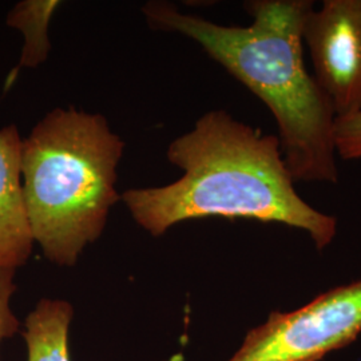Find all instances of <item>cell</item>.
Returning a JSON list of instances; mask_svg holds the SVG:
<instances>
[{"label": "cell", "instance_id": "30bf717a", "mask_svg": "<svg viewBox=\"0 0 361 361\" xmlns=\"http://www.w3.org/2000/svg\"><path fill=\"white\" fill-rule=\"evenodd\" d=\"M15 271L0 267V341L13 337L19 331V322L10 307L11 297L16 290V285L13 284Z\"/></svg>", "mask_w": 361, "mask_h": 361}, {"label": "cell", "instance_id": "8992f818", "mask_svg": "<svg viewBox=\"0 0 361 361\" xmlns=\"http://www.w3.org/2000/svg\"><path fill=\"white\" fill-rule=\"evenodd\" d=\"M22 142L15 125L0 130V267L13 269L26 264L34 245L22 186Z\"/></svg>", "mask_w": 361, "mask_h": 361}, {"label": "cell", "instance_id": "9c48e42d", "mask_svg": "<svg viewBox=\"0 0 361 361\" xmlns=\"http://www.w3.org/2000/svg\"><path fill=\"white\" fill-rule=\"evenodd\" d=\"M336 153L345 161L361 159V111L336 118Z\"/></svg>", "mask_w": 361, "mask_h": 361}, {"label": "cell", "instance_id": "52a82bcc", "mask_svg": "<svg viewBox=\"0 0 361 361\" xmlns=\"http://www.w3.org/2000/svg\"><path fill=\"white\" fill-rule=\"evenodd\" d=\"M73 307L62 300L44 298L26 320L28 361H70L68 328Z\"/></svg>", "mask_w": 361, "mask_h": 361}, {"label": "cell", "instance_id": "3957f363", "mask_svg": "<svg viewBox=\"0 0 361 361\" xmlns=\"http://www.w3.org/2000/svg\"><path fill=\"white\" fill-rule=\"evenodd\" d=\"M125 143L106 118L55 109L22 142V186L34 243L71 267L104 233L118 200L116 166Z\"/></svg>", "mask_w": 361, "mask_h": 361}, {"label": "cell", "instance_id": "ba28073f", "mask_svg": "<svg viewBox=\"0 0 361 361\" xmlns=\"http://www.w3.org/2000/svg\"><path fill=\"white\" fill-rule=\"evenodd\" d=\"M59 4L61 1L54 0H28L13 7L7 23L19 28L25 35L20 65L35 67L46 61L50 51L49 23Z\"/></svg>", "mask_w": 361, "mask_h": 361}, {"label": "cell", "instance_id": "5b68a950", "mask_svg": "<svg viewBox=\"0 0 361 361\" xmlns=\"http://www.w3.org/2000/svg\"><path fill=\"white\" fill-rule=\"evenodd\" d=\"M302 42L336 118L361 111V0H324L308 15Z\"/></svg>", "mask_w": 361, "mask_h": 361}, {"label": "cell", "instance_id": "6da1fadb", "mask_svg": "<svg viewBox=\"0 0 361 361\" xmlns=\"http://www.w3.org/2000/svg\"><path fill=\"white\" fill-rule=\"evenodd\" d=\"M166 157L183 171L180 180L121 197L150 234L183 221L222 217L281 224L307 233L317 250L334 243L337 219L297 193L277 135L212 110L169 145Z\"/></svg>", "mask_w": 361, "mask_h": 361}, {"label": "cell", "instance_id": "7a4b0ae2", "mask_svg": "<svg viewBox=\"0 0 361 361\" xmlns=\"http://www.w3.org/2000/svg\"><path fill=\"white\" fill-rule=\"evenodd\" d=\"M249 26H222L170 3L143 7L155 30L180 32L241 82L274 118L295 182H338L336 114L304 61L302 31L312 0H252Z\"/></svg>", "mask_w": 361, "mask_h": 361}, {"label": "cell", "instance_id": "277c9868", "mask_svg": "<svg viewBox=\"0 0 361 361\" xmlns=\"http://www.w3.org/2000/svg\"><path fill=\"white\" fill-rule=\"evenodd\" d=\"M361 334V279L290 312H273L226 361H320Z\"/></svg>", "mask_w": 361, "mask_h": 361}]
</instances>
